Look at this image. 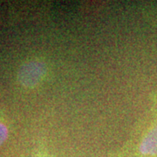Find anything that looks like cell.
Instances as JSON below:
<instances>
[{
    "label": "cell",
    "instance_id": "cell-1",
    "mask_svg": "<svg viewBox=\"0 0 157 157\" xmlns=\"http://www.w3.org/2000/svg\"><path fill=\"white\" fill-rule=\"evenodd\" d=\"M45 73V63L38 60L29 61L20 67L17 72V79L23 86L33 88L44 78Z\"/></svg>",
    "mask_w": 157,
    "mask_h": 157
},
{
    "label": "cell",
    "instance_id": "cell-2",
    "mask_svg": "<svg viewBox=\"0 0 157 157\" xmlns=\"http://www.w3.org/2000/svg\"><path fill=\"white\" fill-rule=\"evenodd\" d=\"M139 150L144 155H157V126L144 137L140 142Z\"/></svg>",
    "mask_w": 157,
    "mask_h": 157
},
{
    "label": "cell",
    "instance_id": "cell-3",
    "mask_svg": "<svg viewBox=\"0 0 157 157\" xmlns=\"http://www.w3.org/2000/svg\"><path fill=\"white\" fill-rule=\"evenodd\" d=\"M8 137V129L6 125L0 123V145L5 142Z\"/></svg>",
    "mask_w": 157,
    "mask_h": 157
}]
</instances>
